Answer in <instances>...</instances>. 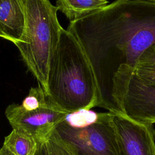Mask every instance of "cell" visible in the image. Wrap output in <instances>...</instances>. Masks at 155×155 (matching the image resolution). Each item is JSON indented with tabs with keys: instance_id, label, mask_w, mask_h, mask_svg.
I'll use <instances>...</instances> for the list:
<instances>
[{
	"instance_id": "obj_1",
	"label": "cell",
	"mask_w": 155,
	"mask_h": 155,
	"mask_svg": "<svg viewBox=\"0 0 155 155\" xmlns=\"http://www.w3.org/2000/svg\"><path fill=\"white\" fill-rule=\"evenodd\" d=\"M84 51L95 77L99 106L122 114L114 97L116 74L135 71L144 51L155 44V2L115 0L67 29Z\"/></svg>"
},
{
	"instance_id": "obj_2",
	"label": "cell",
	"mask_w": 155,
	"mask_h": 155,
	"mask_svg": "<svg viewBox=\"0 0 155 155\" xmlns=\"http://www.w3.org/2000/svg\"><path fill=\"white\" fill-rule=\"evenodd\" d=\"M46 95L67 113L99 106L97 85L90 64L77 39L64 28L50 64Z\"/></svg>"
},
{
	"instance_id": "obj_3",
	"label": "cell",
	"mask_w": 155,
	"mask_h": 155,
	"mask_svg": "<svg viewBox=\"0 0 155 155\" xmlns=\"http://www.w3.org/2000/svg\"><path fill=\"white\" fill-rule=\"evenodd\" d=\"M58 10L50 0H25L24 27L20 40L15 44L45 94L50 64L63 28Z\"/></svg>"
},
{
	"instance_id": "obj_4",
	"label": "cell",
	"mask_w": 155,
	"mask_h": 155,
	"mask_svg": "<svg viewBox=\"0 0 155 155\" xmlns=\"http://www.w3.org/2000/svg\"><path fill=\"white\" fill-rule=\"evenodd\" d=\"M55 131L75 155H122L110 112L99 113L95 123L82 128L63 120Z\"/></svg>"
},
{
	"instance_id": "obj_5",
	"label": "cell",
	"mask_w": 155,
	"mask_h": 155,
	"mask_svg": "<svg viewBox=\"0 0 155 155\" xmlns=\"http://www.w3.org/2000/svg\"><path fill=\"white\" fill-rule=\"evenodd\" d=\"M114 97L122 114L137 122L155 124V85L134 71L115 76Z\"/></svg>"
},
{
	"instance_id": "obj_6",
	"label": "cell",
	"mask_w": 155,
	"mask_h": 155,
	"mask_svg": "<svg viewBox=\"0 0 155 155\" xmlns=\"http://www.w3.org/2000/svg\"><path fill=\"white\" fill-rule=\"evenodd\" d=\"M67 113L52 102L45 107L26 111L19 104L9 105L5 115L12 127L38 143L47 142L58 125L62 122Z\"/></svg>"
},
{
	"instance_id": "obj_7",
	"label": "cell",
	"mask_w": 155,
	"mask_h": 155,
	"mask_svg": "<svg viewBox=\"0 0 155 155\" xmlns=\"http://www.w3.org/2000/svg\"><path fill=\"white\" fill-rule=\"evenodd\" d=\"M112 122L122 155H155V130L153 124L111 113Z\"/></svg>"
},
{
	"instance_id": "obj_8",
	"label": "cell",
	"mask_w": 155,
	"mask_h": 155,
	"mask_svg": "<svg viewBox=\"0 0 155 155\" xmlns=\"http://www.w3.org/2000/svg\"><path fill=\"white\" fill-rule=\"evenodd\" d=\"M25 23V0H0V36L13 44L22 36Z\"/></svg>"
},
{
	"instance_id": "obj_9",
	"label": "cell",
	"mask_w": 155,
	"mask_h": 155,
	"mask_svg": "<svg viewBox=\"0 0 155 155\" xmlns=\"http://www.w3.org/2000/svg\"><path fill=\"white\" fill-rule=\"evenodd\" d=\"M108 4V0H56V7L70 22H73L104 7Z\"/></svg>"
},
{
	"instance_id": "obj_10",
	"label": "cell",
	"mask_w": 155,
	"mask_h": 155,
	"mask_svg": "<svg viewBox=\"0 0 155 155\" xmlns=\"http://www.w3.org/2000/svg\"><path fill=\"white\" fill-rule=\"evenodd\" d=\"M38 143L33 139L13 129L5 137L2 146L15 155H33Z\"/></svg>"
},
{
	"instance_id": "obj_11",
	"label": "cell",
	"mask_w": 155,
	"mask_h": 155,
	"mask_svg": "<svg viewBox=\"0 0 155 155\" xmlns=\"http://www.w3.org/2000/svg\"><path fill=\"white\" fill-rule=\"evenodd\" d=\"M99 116L91 109L81 108L67 113L64 121L70 127L74 128H82L95 123Z\"/></svg>"
},
{
	"instance_id": "obj_12",
	"label": "cell",
	"mask_w": 155,
	"mask_h": 155,
	"mask_svg": "<svg viewBox=\"0 0 155 155\" xmlns=\"http://www.w3.org/2000/svg\"><path fill=\"white\" fill-rule=\"evenodd\" d=\"M51 103L44 90L41 86L31 87L28 95L24 98L20 105L26 111H31L45 107Z\"/></svg>"
},
{
	"instance_id": "obj_13",
	"label": "cell",
	"mask_w": 155,
	"mask_h": 155,
	"mask_svg": "<svg viewBox=\"0 0 155 155\" xmlns=\"http://www.w3.org/2000/svg\"><path fill=\"white\" fill-rule=\"evenodd\" d=\"M48 155H75L72 149L59 136L55 130L47 141Z\"/></svg>"
},
{
	"instance_id": "obj_14",
	"label": "cell",
	"mask_w": 155,
	"mask_h": 155,
	"mask_svg": "<svg viewBox=\"0 0 155 155\" xmlns=\"http://www.w3.org/2000/svg\"><path fill=\"white\" fill-rule=\"evenodd\" d=\"M134 73L141 78L155 85V64H139Z\"/></svg>"
},
{
	"instance_id": "obj_15",
	"label": "cell",
	"mask_w": 155,
	"mask_h": 155,
	"mask_svg": "<svg viewBox=\"0 0 155 155\" xmlns=\"http://www.w3.org/2000/svg\"><path fill=\"white\" fill-rule=\"evenodd\" d=\"M144 64H155V44L146 50L140 58L138 65Z\"/></svg>"
},
{
	"instance_id": "obj_16",
	"label": "cell",
	"mask_w": 155,
	"mask_h": 155,
	"mask_svg": "<svg viewBox=\"0 0 155 155\" xmlns=\"http://www.w3.org/2000/svg\"><path fill=\"white\" fill-rule=\"evenodd\" d=\"M33 155H48L47 142L38 143L36 151Z\"/></svg>"
},
{
	"instance_id": "obj_17",
	"label": "cell",
	"mask_w": 155,
	"mask_h": 155,
	"mask_svg": "<svg viewBox=\"0 0 155 155\" xmlns=\"http://www.w3.org/2000/svg\"><path fill=\"white\" fill-rule=\"evenodd\" d=\"M0 155H15V154L11 153L10 151H8L4 146H2L0 148Z\"/></svg>"
},
{
	"instance_id": "obj_18",
	"label": "cell",
	"mask_w": 155,
	"mask_h": 155,
	"mask_svg": "<svg viewBox=\"0 0 155 155\" xmlns=\"http://www.w3.org/2000/svg\"><path fill=\"white\" fill-rule=\"evenodd\" d=\"M145 1H154V2H155V0H145Z\"/></svg>"
},
{
	"instance_id": "obj_19",
	"label": "cell",
	"mask_w": 155,
	"mask_h": 155,
	"mask_svg": "<svg viewBox=\"0 0 155 155\" xmlns=\"http://www.w3.org/2000/svg\"><path fill=\"white\" fill-rule=\"evenodd\" d=\"M0 37H1V36H0Z\"/></svg>"
}]
</instances>
